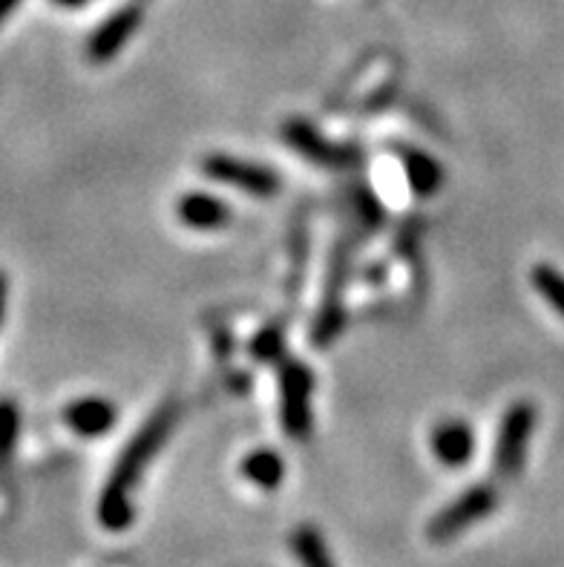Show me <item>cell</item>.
Segmentation results:
<instances>
[{
	"label": "cell",
	"mask_w": 564,
	"mask_h": 567,
	"mask_svg": "<svg viewBox=\"0 0 564 567\" xmlns=\"http://www.w3.org/2000/svg\"><path fill=\"white\" fill-rule=\"evenodd\" d=\"M180 421V406L176 403H165L151 415V421L130 439L124 446L115 467L110 470L107 484L99 496V525L110 533L127 530L136 522V504H133V493H136L139 482H142L144 470L151 467V461L162 453L165 441L171 439V432L176 430Z\"/></svg>",
	"instance_id": "6da1fadb"
},
{
	"label": "cell",
	"mask_w": 564,
	"mask_h": 567,
	"mask_svg": "<svg viewBox=\"0 0 564 567\" xmlns=\"http://www.w3.org/2000/svg\"><path fill=\"white\" fill-rule=\"evenodd\" d=\"M495 507H499V489L486 482L472 484L470 489H464L461 496L452 498L447 507H441L435 516L429 518L427 539L435 542V545H447L464 530L484 522L486 516H493Z\"/></svg>",
	"instance_id": "7a4b0ae2"
},
{
	"label": "cell",
	"mask_w": 564,
	"mask_h": 567,
	"mask_svg": "<svg viewBox=\"0 0 564 567\" xmlns=\"http://www.w3.org/2000/svg\"><path fill=\"white\" fill-rule=\"evenodd\" d=\"M279 424L294 441H306L315 430L311 395H315V372L300 360H286L279 367Z\"/></svg>",
	"instance_id": "3957f363"
},
{
	"label": "cell",
	"mask_w": 564,
	"mask_h": 567,
	"mask_svg": "<svg viewBox=\"0 0 564 567\" xmlns=\"http://www.w3.org/2000/svg\"><path fill=\"white\" fill-rule=\"evenodd\" d=\"M202 173L211 182L228 185L234 190L257 196V199H271L283 187V179L274 167L250 162V158L230 156V153H211V156L202 158Z\"/></svg>",
	"instance_id": "277c9868"
},
{
	"label": "cell",
	"mask_w": 564,
	"mask_h": 567,
	"mask_svg": "<svg viewBox=\"0 0 564 567\" xmlns=\"http://www.w3.org/2000/svg\"><path fill=\"white\" fill-rule=\"evenodd\" d=\"M536 406L530 401H515L501 417L499 439H495L493 467L501 478H519L530 450V435L536 430Z\"/></svg>",
	"instance_id": "5b68a950"
},
{
	"label": "cell",
	"mask_w": 564,
	"mask_h": 567,
	"mask_svg": "<svg viewBox=\"0 0 564 567\" xmlns=\"http://www.w3.org/2000/svg\"><path fill=\"white\" fill-rule=\"evenodd\" d=\"M283 142L291 147L294 153H300L302 158L315 162L317 167H329V171H343L358 162V151L349 144L331 142L329 136H322L315 124H308L306 118H288L283 124Z\"/></svg>",
	"instance_id": "8992f818"
},
{
	"label": "cell",
	"mask_w": 564,
	"mask_h": 567,
	"mask_svg": "<svg viewBox=\"0 0 564 567\" xmlns=\"http://www.w3.org/2000/svg\"><path fill=\"white\" fill-rule=\"evenodd\" d=\"M142 27V7L139 3H127V7L115 9L110 18L93 29V35L86 41V58L93 64H110L119 52L130 43V38L136 35Z\"/></svg>",
	"instance_id": "52a82bcc"
},
{
	"label": "cell",
	"mask_w": 564,
	"mask_h": 567,
	"mask_svg": "<svg viewBox=\"0 0 564 567\" xmlns=\"http://www.w3.org/2000/svg\"><path fill=\"white\" fill-rule=\"evenodd\" d=\"M61 421H64L75 435H81V439H101V435H107L115 426V421H119V406H115L110 398H75V401H70L64 406Z\"/></svg>",
	"instance_id": "ba28073f"
},
{
	"label": "cell",
	"mask_w": 564,
	"mask_h": 567,
	"mask_svg": "<svg viewBox=\"0 0 564 567\" xmlns=\"http://www.w3.org/2000/svg\"><path fill=\"white\" fill-rule=\"evenodd\" d=\"M432 455L438 458V464L447 470H464L466 464L475 455V430H472L466 421H441V424L432 430Z\"/></svg>",
	"instance_id": "9c48e42d"
},
{
	"label": "cell",
	"mask_w": 564,
	"mask_h": 567,
	"mask_svg": "<svg viewBox=\"0 0 564 567\" xmlns=\"http://www.w3.org/2000/svg\"><path fill=\"white\" fill-rule=\"evenodd\" d=\"M176 216H180L182 225L193 230H219L234 219V210L219 196L205 194V190H191L176 205Z\"/></svg>",
	"instance_id": "30bf717a"
},
{
	"label": "cell",
	"mask_w": 564,
	"mask_h": 567,
	"mask_svg": "<svg viewBox=\"0 0 564 567\" xmlns=\"http://www.w3.org/2000/svg\"><path fill=\"white\" fill-rule=\"evenodd\" d=\"M239 473H243L245 482L254 484L257 489L274 493V489H279V484L286 482V461L271 446H259V450H250L245 455L243 464H239Z\"/></svg>",
	"instance_id": "8fae6325"
},
{
	"label": "cell",
	"mask_w": 564,
	"mask_h": 567,
	"mask_svg": "<svg viewBox=\"0 0 564 567\" xmlns=\"http://www.w3.org/2000/svg\"><path fill=\"white\" fill-rule=\"evenodd\" d=\"M400 162H403V171H407V182L412 187L414 196L429 199L435 196L443 185V167L438 165V158H432L429 153L414 151V147H400Z\"/></svg>",
	"instance_id": "7c38bea8"
},
{
	"label": "cell",
	"mask_w": 564,
	"mask_h": 567,
	"mask_svg": "<svg viewBox=\"0 0 564 567\" xmlns=\"http://www.w3.org/2000/svg\"><path fill=\"white\" fill-rule=\"evenodd\" d=\"M291 550L300 567H337L329 545L315 525H300L291 533Z\"/></svg>",
	"instance_id": "4fadbf2b"
},
{
	"label": "cell",
	"mask_w": 564,
	"mask_h": 567,
	"mask_svg": "<svg viewBox=\"0 0 564 567\" xmlns=\"http://www.w3.org/2000/svg\"><path fill=\"white\" fill-rule=\"evenodd\" d=\"M21 441V406L12 398H0V478L12 470Z\"/></svg>",
	"instance_id": "5bb4252c"
},
{
	"label": "cell",
	"mask_w": 564,
	"mask_h": 567,
	"mask_svg": "<svg viewBox=\"0 0 564 567\" xmlns=\"http://www.w3.org/2000/svg\"><path fill=\"white\" fill-rule=\"evenodd\" d=\"M530 282L544 297V302L564 320V274L547 262H539V266L530 268Z\"/></svg>",
	"instance_id": "9a60e30c"
},
{
	"label": "cell",
	"mask_w": 564,
	"mask_h": 567,
	"mask_svg": "<svg viewBox=\"0 0 564 567\" xmlns=\"http://www.w3.org/2000/svg\"><path fill=\"white\" fill-rule=\"evenodd\" d=\"M250 354L265 363H274V360H283L286 354V338L279 329H263L250 343Z\"/></svg>",
	"instance_id": "2e32d148"
},
{
	"label": "cell",
	"mask_w": 564,
	"mask_h": 567,
	"mask_svg": "<svg viewBox=\"0 0 564 567\" xmlns=\"http://www.w3.org/2000/svg\"><path fill=\"white\" fill-rule=\"evenodd\" d=\"M7 306H9V277L7 271H0V326L7 320Z\"/></svg>",
	"instance_id": "e0dca14e"
},
{
	"label": "cell",
	"mask_w": 564,
	"mask_h": 567,
	"mask_svg": "<svg viewBox=\"0 0 564 567\" xmlns=\"http://www.w3.org/2000/svg\"><path fill=\"white\" fill-rule=\"evenodd\" d=\"M18 7H21V0H0V27L18 12Z\"/></svg>",
	"instance_id": "ac0fdd59"
},
{
	"label": "cell",
	"mask_w": 564,
	"mask_h": 567,
	"mask_svg": "<svg viewBox=\"0 0 564 567\" xmlns=\"http://www.w3.org/2000/svg\"><path fill=\"white\" fill-rule=\"evenodd\" d=\"M52 3L61 9H81V7H86L90 0H52Z\"/></svg>",
	"instance_id": "d6986e66"
}]
</instances>
